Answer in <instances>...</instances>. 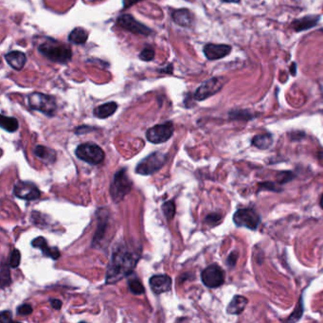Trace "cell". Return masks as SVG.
I'll return each mask as SVG.
<instances>
[{
	"label": "cell",
	"instance_id": "603a6c76",
	"mask_svg": "<svg viewBox=\"0 0 323 323\" xmlns=\"http://www.w3.org/2000/svg\"><path fill=\"white\" fill-rule=\"evenodd\" d=\"M34 154L36 155V157L43 159L46 162H53L55 159V152L45 146H36L34 149Z\"/></svg>",
	"mask_w": 323,
	"mask_h": 323
},
{
	"label": "cell",
	"instance_id": "ac0fdd59",
	"mask_svg": "<svg viewBox=\"0 0 323 323\" xmlns=\"http://www.w3.org/2000/svg\"><path fill=\"white\" fill-rule=\"evenodd\" d=\"M172 20L181 27H191L193 22L192 13L187 9H180L175 11L172 14Z\"/></svg>",
	"mask_w": 323,
	"mask_h": 323
},
{
	"label": "cell",
	"instance_id": "ab89813d",
	"mask_svg": "<svg viewBox=\"0 0 323 323\" xmlns=\"http://www.w3.org/2000/svg\"><path fill=\"white\" fill-rule=\"evenodd\" d=\"M322 32H323V28H322Z\"/></svg>",
	"mask_w": 323,
	"mask_h": 323
},
{
	"label": "cell",
	"instance_id": "83f0119b",
	"mask_svg": "<svg viewBox=\"0 0 323 323\" xmlns=\"http://www.w3.org/2000/svg\"><path fill=\"white\" fill-rule=\"evenodd\" d=\"M303 313H304V304H303V300H301L297 304L296 309L294 311V313L291 315L290 317L288 318V320H292V321H297L302 316H303Z\"/></svg>",
	"mask_w": 323,
	"mask_h": 323
},
{
	"label": "cell",
	"instance_id": "8d00e7d4",
	"mask_svg": "<svg viewBox=\"0 0 323 323\" xmlns=\"http://www.w3.org/2000/svg\"><path fill=\"white\" fill-rule=\"evenodd\" d=\"M140 1H142V0H123V8L127 9V8H129V7L133 6V5L137 4V3H139Z\"/></svg>",
	"mask_w": 323,
	"mask_h": 323
},
{
	"label": "cell",
	"instance_id": "d4e9b609",
	"mask_svg": "<svg viewBox=\"0 0 323 323\" xmlns=\"http://www.w3.org/2000/svg\"><path fill=\"white\" fill-rule=\"evenodd\" d=\"M128 284H129V290L134 295H141L145 292V288L143 287V285L140 283L139 279H131Z\"/></svg>",
	"mask_w": 323,
	"mask_h": 323
},
{
	"label": "cell",
	"instance_id": "836d02e7",
	"mask_svg": "<svg viewBox=\"0 0 323 323\" xmlns=\"http://www.w3.org/2000/svg\"><path fill=\"white\" fill-rule=\"evenodd\" d=\"M237 259V251H233V252H231V254H230V256L228 258V260H227V264H228V265H229L230 267H232V266H234V265L236 264Z\"/></svg>",
	"mask_w": 323,
	"mask_h": 323
},
{
	"label": "cell",
	"instance_id": "f1b7e54d",
	"mask_svg": "<svg viewBox=\"0 0 323 323\" xmlns=\"http://www.w3.org/2000/svg\"><path fill=\"white\" fill-rule=\"evenodd\" d=\"M20 261H21L20 251L18 250H13L12 254H11V257H10L9 265L13 268H16L20 264Z\"/></svg>",
	"mask_w": 323,
	"mask_h": 323
},
{
	"label": "cell",
	"instance_id": "4dcf8cb0",
	"mask_svg": "<svg viewBox=\"0 0 323 323\" xmlns=\"http://www.w3.org/2000/svg\"><path fill=\"white\" fill-rule=\"evenodd\" d=\"M222 219V215L219 214V213H211L209 214L206 219H205V222L206 224L211 225V226H215L220 222V220Z\"/></svg>",
	"mask_w": 323,
	"mask_h": 323
},
{
	"label": "cell",
	"instance_id": "3957f363",
	"mask_svg": "<svg viewBox=\"0 0 323 323\" xmlns=\"http://www.w3.org/2000/svg\"><path fill=\"white\" fill-rule=\"evenodd\" d=\"M132 181L126 173V169L116 172L110 186V194L115 203H119L131 191Z\"/></svg>",
	"mask_w": 323,
	"mask_h": 323
},
{
	"label": "cell",
	"instance_id": "f546056e",
	"mask_svg": "<svg viewBox=\"0 0 323 323\" xmlns=\"http://www.w3.org/2000/svg\"><path fill=\"white\" fill-rule=\"evenodd\" d=\"M154 58H155V51L151 47H145L139 54V59L145 61V62L152 61Z\"/></svg>",
	"mask_w": 323,
	"mask_h": 323
},
{
	"label": "cell",
	"instance_id": "4fadbf2b",
	"mask_svg": "<svg viewBox=\"0 0 323 323\" xmlns=\"http://www.w3.org/2000/svg\"><path fill=\"white\" fill-rule=\"evenodd\" d=\"M205 55L207 59L218 60L228 56L231 52V46L219 44H207L204 46Z\"/></svg>",
	"mask_w": 323,
	"mask_h": 323
},
{
	"label": "cell",
	"instance_id": "e575fe53",
	"mask_svg": "<svg viewBox=\"0 0 323 323\" xmlns=\"http://www.w3.org/2000/svg\"><path fill=\"white\" fill-rule=\"evenodd\" d=\"M1 320L3 322H8V321H12L13 317H12V313L10 311H3L1 313Z\"/></svg>",
	"mask_w": 323,
	"mask_h": 323
},
{
	"label": "cell",
	"instance_id": "9c48e42d",
	"mask_svg": "<svg viewBox=\"0 0 323 323\" xmlns=\"http://www.w3.org/2000/svg\"><path fill=\"white\" fill-rule=\"evenodd\" d=\"M202 283L209 288H216L225 282V272L218 264H211L201 273Z\"/></svg>",
	"mask_w": 323,
	"mask_h": 323
},
{
	"label": "cell",
	"instance_id": "8992f818",
	"mask_svg": "<svg viewBox=\"0 0 323 323\" xmlns=\"http://www.w3.org/2000/svg\"><path fill=\"white\" fill-rule=\"evenodd\" d=\"M76 156L81 160L89 164L98 165L104 161L105 152L103 149L94 143H83L76 149Z\"/></svg>",
	"mask_w": 323,
	"mask_h": 323
},
{
	"label": "cell",
	"instance_id": "f35d334b",
	"mask_svg": "<svg viewBox=\"0 0 323 323\" xmlns=\"http://www.w3.org/2000/svg\"><path fill=\"white\" fill-rule=\"evenodd\" d=\"M320 206H321V208H322L323 209V194L322 197H321V199H320Z\"/></svg>",
	"mask_w": 323,
	"mask_h": 323
},
{
	"label": "cell",
	"instance_id": "52a82bcc",
	"mask_svg": "<svg viewBox=\"0 0 323 323\" xmlns=\"http://www.w3.org/2000/svg\"><path fill=\"white\" fill-rule=\"evenodd\" d=\"M233 222L237 227L256 231L261 223V218L254 209H240L234 213Z\"/></svg>",
	"mask_w": 323,
	"mask_h": 323
},
{
	"label": "cell",
	"instance_id": "2e32d148",
	"mask_svg": "<svg viewBox=\"0 0 323 323\" xmlns=\"http://www.w3.org/2000/svg\"><path fill=\"white\" fill-rule=\"evenodd\" d=\"M319 19H320V17L318 15H308V16H304L301 19L293 21L291 24V27L296 32H303V31L309 30L311 28L316 26Z\"/></svg>",
	"mask_w": 323,
	"mask_h": 323
},
{
	"label": "cell",
	"instance_id": "5b68a950",
	"mask_svg": "<svg viewBox=\"0 0 323 323\" xmlns=\"http://www.w3.org/2000/svg\"><path fill=\"white\" fill-rule=\"evenodd\" d=\"M167 162V155L164 153L155 152L142 159L136 168V172L141 176H150L163 168Z\"/></svg>",
	"mask_w": 323,
	"mask_h": 323
},
{
	"label": "cell",
	"instance_id": "5bb4252c",
	"mask_svg": "<svg viewBox=\"0 0 323 323\" xmlns=\"http://www.w3.org/2000/svg\"><path fill=\"white\" fill-rule=\"evenodd\" d=\"M149 284L154 293L162 294L171 290V279L168 275H155L150 279Z\"/></svg>",
	"mask_w": 323,
	"mask_h": 323
},
{
	"label": "cell",
	"instance_id": "44dd1931",
	"mask_svg": "<svg viewBox=\"0 0 323 323\" xmlns=\"http://www.w3.org/2000/svg\"><path fill=\"white\" fill-rule=\"evenodd\" d=\"M88 38V33L83 28H76L68 35V41L75 45L85 44Z\"/></svg>",
	"mask_w": 323,
	"mask_h": 323
},
{
	"label": "cell",
	"instance_id": "ba28073f",
	"mask_svg": "<svg viewBox=\"0 0 323 323\" xmlns=\"http://www.w3.org/2000/svg\"><path fill=\"white\" fill-rule=\"evenodd\" d=\"M173 134V125L171 121H167L162 125L155 126L148 129L146 133V138L154 144L164 143L171 139Z\"/></svg>",
	"mask_w": 323,
	"mask_h": 323
},
{
	"label": "cell",
	"instance_id": "d6986e66",
	"mask_svg": "<svg viewBox=\"0 0 323 323\" xmlns=\"http://www.w3.org/2000/svg\"><path fill=\"white\" fill-rule=\"evenodd\" d=\"M249 300L243 296H234L231 303L228 305L227 312L231 315H240L244 312Z\"/></svg>",
	"mask_w": 323,
	"mask_h": 323
},
{
	"label": "cell",
	"instance_id": "7c38bea8",
	"mask_svg": "<svg viewBox=\"0 0 323 323\" xmlns=\"http://www.w3.org/2000/svg\"><path fill=\"white\" fill-rule=\"evenodd\" d=\"M117 24L126 31H129L131 33H136V34L149 35L152 33L151 29H149L148 27L144 26L141 23L138 22L130 14L120 15L117 20Z\"/></svg>",
	"mask_w": 323,
	"mask_h": 323
},
{
	"label": "cell",
	"instance_id": "6da1fadb",
	"mask_svg": "<svg viewBox=\"0 0 323 323\" xmlns=\"http://www.w3.org/2000/svg\"><path fill=\"white\" fill-rule=\"evenodd\" d=\"M139 255L126 245H120L113 252L112 259L107 268L106 283L116 284L128 276L137 265Z\"/></svg>",
	"mask_w": 323,
	"mask_h": 323
},
{
	"label": "cell",
	"instance_id": "30bf717a",
	"mask_svg": "<svg viewBox=\"0 0 323 323\" xmlns=\"http://www.w3.org/2000/svg\"><path fill=\"white\" fill-rule=\"evenodd\" d=\"M224 86V78L213 77L206 81L198 87L194 93V99L196 101H204L211 97L212 95L219 92Z\"/></svg>",
	"mask_w": 323,
	"mask_h": 323
},
{
	"label": "cell",
	"instance_id": "484cf974",
	"mask_svg": "<svg viewBox=\"0 0 323 323\" xmlns=\"http://www.w3.org/2000/svg\"><path fill=\"white\" fill-rule=\"evenodd\" d=\"M162 211L164 213L165 217L168 220H171L176 215V204L172 200L165 202L162 205Z\"/></svg>",
	"mask_w": 323,
	"mask_h": 323
},
{
	"label": "cell",
	"instance_id": "1f68e13d",
	"mask_svg": "<svg viewBox=\"0 0 323 323\" xmlns=\"http://www.w3.org/2000/svg\"><path fill=\"white\" fill-rule=\"evenodd\" d=\"M292 178H293V176L290 171H282L278 175V178H279L278 182L280 184H284V183H286V182L292 180Z\"/></svg>",
	"mask_w": 323,
	"mask_h": 323
},
{
	"label": "cell",
	"instance_id": "d6a6232c",
	"mask_svg": "<svg viewBox=\"0 0 323 323\" xmlns=\"http://www.w3.org/2000/svg\"><path fill=\"white\" fill-rule=\"evenodd\" d=\"M33 313V307L30 304H22L17 308V314L20 316H28Z\"/></svg>",
	"mask_w": 323,
	"mask_h": 323
},
{
	"label": "cell",
	"instance_id": "8fae6325",
	"mask_svg": "<svg viewBox=\"0 0 323 323\" xmlns=\"http://www.w3.org/2000/svg\"><path fill=\"white\" fill-rule=\"evenodd\" d=\"M13 194L20 199L33 201L41 196V191L37 186L29 181H19L13 187Z\"/></svg>",
	"mask_w": 323,
	"mask_h": 323
},
{
	"label": "cell",
	"instance_id": "74e56055",
	"mask_svg": "<svg viewBox=\"0 0 323 323\" xmlns=\"http://www.w3.org/2000/svg\"><path fill=\"white\" fill-rule=\"evenodd\" d=\"M225 2H229V3H238L240 2V0H224Z\"/></svg>",
	"mask_w": 323,
	"mask_h": 323
},
{
	"label": "cell",
	"instance_id": "7a4b0ae2",
	"mask_svg": "<svg viewBox=\"0 0 323 323\" xmlns=\"http://www.w3.org/2000/svg\"><path fill=\"white\" fill-rule=\"evenodd\" d=\"M40 53L55 63L66 64L71 60L72 51L64 43H60L54 39H47L38 47Z\"/></svg>",
	"mask_w": 323,
	"mask_h": 323
},
{
	"label": "cell",
	"instance_id": "ffe728a7",
	"mask_svg": "<svg viewBox=\"0 0 323 323\" xmlns=\"http://www.w3.org/2000/svg\"><path fill=\"white\" fill-rule=\"evenodd\" d=\"M117 109H118V105L114 102H110L107 104H104L102 106H97L94 109V115L95 117L99 119H106L112 116L113 114L117 111Z\"/></svg>",
	"mask_w": 323,
	"mask_h": 323
},
{
	"label": "cell",
	"instance_id": "9a60e30c",
	"mask_svg": "<svg viewBox=\"0 0 323 323\" xmlns=\"http://www.w3.org/2000/svg\"><path fill=\"white\" fill-rule=\"evenodd\" d=\"M32 245L35 249H39L46 257L51 258L53 260L59 259L60 255H61L59 250L57 247L49 246L47 244L46 239L44 237L35 238L32 242Z\"/></svg>",
	"mask_w": 323,
	"mask_h": 323
},
{
	"label": "cell",
	"instance_id": "d590c367",
	"mask_svg": "<svg viewBox=\"0 0 323 323\" xmlns=\"http://www.w3.org/2000/svg\"><path fill=\"white\" fill-rule=\"evenodd\" d=\"M51 304H52L53 308H54L55 310H60L61 307H62V302L59 301V300H56V299L51 300Z\"/></svg>",
	"mask_w": 323,
	"mask_h": 323
},
{
	"label": "cell",
	"instance_id": "7402d4cb",
	"mask_svg": "<svg viewBox=\"0 0 323 323\" xmlns=\"http://www.w3.org/2000/svg\"><path fill=\"white\" fill-rule=\"evenodd\" d=\"M273 142V139L270 134H262L257 135L252 139V145L260 149H267L270 147Z\"/></svg>",
	"mask_w": 323,
	"mask_h": 323
},
{
	"label": "cell",
	"instance_id": "4316f807",
	"mask_svg": "<svg viewBox=\"0 0 323 323\" xmlns=\"http://www.w3.org/2000/svg\"><path fill=\"white\" fill-rule=\"evenodd\" d=\"M10 284H11L10 270H9L8 264L3 263L1 266V286L2 288H5L6 286H9Z\"/></svg>",
	"mask_w": 323,
	"mask_h": 323
},
{
	"label": "cell",
	"instance_id": "cb8c5ba5",
	"mask_svg": "<svg viewBox=\"0 0 323 323\" xmlns=\"http://www.w3.org/2000/svg\"><path fill=\"white\" fill-rule=\"evenodd\" d=\"M0 125L4 130L10 133L15 132L19 126L17 119L13 118V117H7L5 115H1Z\"/></svg>",
	"mask_w": 323,
	"mask_h": 323
},
{
	"label": "cell",
	"instance_id": "277c9868",
	"mask_svg": "<svg viewBox=\"0 0 323 323\" xmlns=\"http://www.w3.org/2000/svg\"><path fill=\"white\" fill-rule=\"evenodd\" d=\"M29 105L33 110L44 113L49 117H53L57 109L56 101L53 96L40 92H33L29 96Z\"/></svg>",
	"mask_w": 323,
	"mask_h": 323
},
{
	"label": "cell",
	"instance_id": "e0dca14e",
	"mask_svg": "<svg viewBox=\"0 0 323 323\" xmlns=\"http://www.w3.org/2000/svg\"><path fill=\"white\" fill-rule=\"evenodd\" d=\"M5 59L7 63L12 66L13 69H16V70H21L27 62L25 53H21L19 51H13L11 53H7Z\"/></svg>",
	"mask_w": 323,
	"mask_h": 323
}]
</instances>
